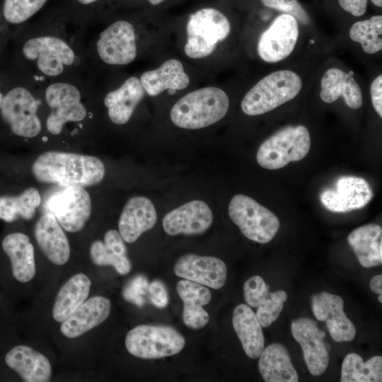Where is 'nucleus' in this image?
<instances>
[{"label":"nucleus","mask_w":382,"mask_h":382,"mask_svg":"<svg viewBox=\"0 0 382 382\" xmlns=\"http://www.w3.org/2000/svg\"><path fill=\"white\" fill-rule=\"evenodd\" d=\"M32 171L41 183L85 187L100 183L105 170L103 163L96 156L47 151L34 161Z\"/></svg>","instance_id":"obj_1"},{"label":"nucleus","mask_w":382,"mask_h":382,"mask_svg":"<svg viewBox=\"0 0 382 382\" xmlns=\"http://www.w3.org/2000/svg\"><path fill=\"white\" fill-rule=\"evenodd\" d=\"M228 106V97L223 90L214 86L205 87L180 98L170 110V118L178 127L201 129L221 120Z\"/></svg>","instance_id":"obj_2"},{"label":"nucleus","mask_w":382,"mask_h":382,"mask_svg":"<svg viewBox=\"0 0 382 382\" xmlns=\"http://www.w3.org/2000/svg\"><path fill=\"white\" fill-rule=\"evenodd\" d=\"M302 88L299 75L291 70L272 72L259 81L242 99L244 113L255 116L268 112L294 98Z\"/></svg>","instance_id":"obj_3"},{"label":"nucleus","mask_w":382,"mask_h":382,"mask_svg":"<svg viewBox=\"0 0 382 382\" xmlns=\"http://www.w3.org/2000/svg\"><path fill=\"white\" fill-rule=\"evenodd\" d=\"M311 147V137L303 125L288 126L269 137L260 146L257 161L264 168L277 170L302 160Z\"/></svg>","instance_id":"obj_4"},{"label":"nucleus","mask_w":382,"mask_h":382,"mask_svg":"<svg viewBox=\"0 0 382 382\" xmlns=\"http://www.w3.org/2000/svg\"><path fill=\"white\" fill-rule=\"evenodd\" d=\"M186 30L185 54L192 59H201L210 55L216 44L227 37L231 25L221 11L205 8L191 14Z\"/></svg>","instance_id":"obj_5"},{"label":"nucleus","mask_w":382,"mask_h":382,"mask_svg":"<svg viewBox=\"0 0 382 382\" xmlns=\"http://www.w3.org/2000/svg\"><path fill=\"white\" fill-rule=\"evenodd\" d=\"M185 345L184 337L174 328L164 325H140L130 330L125 337L127 351L145 359L177 354Z\"/></svg>","instance_id":"obj_6"},{"label":"nucleus","mask_w":382,"mask_h":382,"mask_svg":"<svg viewBox=\"0 0 382 382\" xmlns=\"http://www.w3.org/2000/svg\"><path fill=\"white\" fill-rule=\"evenodd\" d=\"M228 215L248 239L259 243H267L279 228L277 216L253 198L236 195L228 205Z\"/></svg>","instance_id":"obj_7"},{"label":"nucleus","mask_w":382,"mask_h":382,"mask_svg":"<svg viewBox=\"0 0 382 382\" xmlns=\"http://www.w3.org/2000/svg\"><path fill=\"white\" fill-rule=\"evenodd\" d=\"M39 104L40 102L27 88L16 87L3 97L0 114L14 134L26 138L35 137L42 127L37 115Z\"/></svg>","instance_id":"obj_8"},{"label":"nucleus","mask_w":382,"mask_h":382,"mask_svg":"<svg viewBox=\"0 0 382 382\" xmlns=\"http://www.w3.org/2000/svg\"><path fill=\"white\" fill-rule=\"evenodd\" d=\"M45 100L51 108L46 121L49 132L59 134L68 122L83 120L87 114L81 103V95L75 86L57 82L50 85L45 91Z\"/></svg>","instance_id":"obj_9"},{"label":"nucleus","mask_w":382,"mask_h":382,"mask_svg":"<svg viewBox=\"0 0 382 382\" xmlns=\"http://www.w3.org/2000/svg\"><path fill=\"white\" fill-rule=\"evenodd\" d=\"M23 56L36 63L37 69L45 75L57 76L64 67L75 59L72 48L62 39L55 36H39L27 40L22 49Z\"/></svg>","instance_id":"obj_10"},{"label":"nucleus","mask_w":382,"mask_h":382,"mask_svg":"<svg viewBox=\"0 0 382 382\" xmlns=\"http://www.w3.org/2000/svg\"><path fill=\"white\" fill-rule=\"evenodd\" d=\"M47 204L60 226L71 233L81 231L91 213L89 194L81 186L65 187L62 192L52 196Z\"/></svg>","instance_id":"obj_11"},{"label":"nucleus","mask_w":382,"mask_h":382,"mask_svg":"<svg viewBox=\"0 0 382 382\" xmlns=\"http://www.w3.org/2000/svg\"><path fill=\"white\" fill-rule=\"evenodd\" d=\"M299 22L291 15L278 16L260 37L257 52L262 60L275 63L286 58L299 38Z\"/></svg>","instance_id":"obj_12"},{"label":"nucleus","mask_w":382,"mask_h":382,"mask_svg":"<svg viewBox=\"0 0 382 382\" xmlns=\"http://www.w3.org/2000/svg\"><path fill=\"white\" fill-rule=\"evenodd\" d=\"M100 58L110 65H125L137 56L136 35L133 25L117 21L102 31L97 44Z\"/></svg>","instance_id":"obj_13"},{"label":"nucleus","mask_w":382,"mask_h":382,"mask_svg":"<svg viewBox=\"0 0 382 382\" xmlns=\"http://www.w3.org/2000/svg\"><path fill=\"white\" fill-rule=\"evenodd\" d=\"M373 196L372 190L365 179L343 175L337 179L332 187L324 190L320 199L328 210L343 213L363 208Z\"/></svg>","instance_id":"obj_14"},{"label":"nucleus","mask_w":382,"mask_h":382,"mask_svg":"<svg viewBox=\"0 0 382 382\" xmlns=\"http://www.w3.org/2000/svg\"><path fill=\"white\" fill-rule=\"evenodd\" d=\"M291 334L301 345L309 372L320 376L326 370L329 362L328 347L324 342L325 333L317 323L309 318L301 317L292 320Z\"/></svg>","instance_id":"obj_15"},{"label":"nucleus","mask_w":382,"mask_h":382,"mask_svg":"<svg viewBox=\"0 0 382 382\" xmlns=\"http://www.w3.org/2000/svg\"><path fill=\"white\" fill-rule=\"evenodd\" d=\"M311 308L318 320L325 322L330 335L335 342L354 340L356 328L344 311L342 297L326 291L316 294L311 297Z\"/></svg>","instance_id":"obj_16"},{"label":"nucleus","mask_w":382,"mask_h":382,"mask_svg":"<svg viewBox=\"0 0 382 382\" xmlns=\"http://www.w3.org/2000/svg\"><path fill=\"white\" fill-rule=\"evenodd\" d=\"M173 270L178 277L214 289L224 285L227 276L226 265L221 260L195 254L180 257Z\"/></svg>","instance_id":"obj_17"},{"label":"nucleus","mask_w":382,"mask_h":382,"mask_svg":"<svg viewBox=\"0 0 382 382\" xmlns=\"http://www.w3.org/2000/svg\"><path fill=\"white\" fill-rule=\"evenodd\" d=\"M213 214L203 201L193 200L168 212L163 219L164 231L170 236L196 235L212 225Z\"/></svg>","instance_id":"obj_18"},{"label":"nucleus","mask_w":382,"mask_h":382,"mask_svg":"<svg viewBox=\"0 0 382 382\" xmlns=\"http://www.w3.org/2000/svg\"><path fill=\"white\" fill-rule=\"evenodd\" d=\"M264 279L251 277L243 285L244 299L248 306L257 307L255 316L262 327L267 328L279 316L288 295L284 290L270 293Z\"/></svg>","instance_id":"obj_19"},{"label":"nucleus","mask_w":382,"mask_h":382,"mask_svg":"<svg viewBox=\"0 0 382 382\" xmlns=\"http://www.w3.org/2000/svg\"><path fill=\"white\" fill-rule=\"evenodd\" d=\"M156 220V212L151 201L145 197H134L122 209L118 222L119 232L124 241L131 243L152 228Z\"/></svg>","instance_id":"obj_20"},{"label":"nucleus","mask_w":382,"mask_h":382,"mask_svg":"<svg viewBox=\"0 0 382 382\" xmlns=\"http://www.w3.org/2000/svg\"><path fill=\"white\" fill-rule=\"evenodd\" d=\"M111 310L110 301L95 296L86 300L62 323L60 330L68 338H76L105 321Z\"/></svg>","instance_id":"obj_21"},{"label":"nucleus","mask_w":382,"mask_h":382,"mask_svg":"<svg viewBox=\"0 0 382 382\" xmlns=\"http://www.w3.org/2000/svg\"><path fill=\"white\" fill-rule=\"evenodd\" d=\"M6 365L26 382H47L52 376L49 359L26 345H17L5 356Z\"/></svg>","instance_id":"obj_22"},{"label":"nucleus","mask_w":382,"mask_h":382,"mask_svg":"<svg viewBox=\"0 0 382 382\" xmlns=\"http://www.w3.org/2000/svg\"><path fill=\"white\" fill-rule=\"evenodd\" d=\"M35 236L41 250L52 263L62 265L68 262L69 241L52 214L47 212L40 218L35 227Z\"/></svg>","instance_id":"obj_23"},{"label":"nucleus","mask_w":382,"mask_h":382,"mask_svg":"<svg viewBox=\"0 0 382 382\" xmlns=\"http://www.w3.org/2000/svg\"><path fill=\"white\" fill-rule=\"evenodd\" d=\"M352 71L346 73L337 68L328 69L321 79L320 96L327 103L342 97L346 105L352 109L359 108L363 103L361 88L352 77Z\"/></svg>","instance_id":"obj_24"},{"label":"nucleus","mask_w":382,"mask_h":382,"mask_svg":"<svg viewBox=\"0 0 382 382\" xmlns=\"http://www.w3.org/2000/svg\"><path fill=\"white\" fill-rule=\"evenodd\" d=\"M176 290L184 303L183 319L185 325L195 330L204 328L209 320L208 313L203 308V306L212 300L209 289L197 282L182 279L178 282Z\"/></svg>","instance_id":"obj_25"},{"label":"nucleus","mask_w":382,"mask_h":382,"mask_svg":"<svg viewBox=\"0 0 382 382\" xmlns=\"http://www.w3.org/2000/svg\"><path fill=\"white\" fill-rule=\"evenodd\" d=\"M1 245L10 260L13 277L22 283L33 279L36 272L34 248L28 236L20 232L9 233Z\"/></svg>","instance_id":"obj_26"},{"label":"nucleus","mask_w":382,"mask_h":382,"mask_svg":"<svg viewBox=\"0 0 382 382\" xmlns=\"http://www.w3.org/2000/svg\"><path fill=\"white\" fill-rule=\"evenodd\" d=\"M144 91L140 79L132 76L119 88L109 92L104 98V104L110 120L117 125L127 122L144 96Z\"/></svg>","instance_id":"obj_27"},{"label":"nucleus","mask_w":382,"mask_h":382,"mask_svg":"<svg viewBox=\"0 0 382 382\" xmlns=\"http://www.w3.org/2000/svg\"><path fill=\"white\" fill-rule=\"evenodd\" d=\"M140 81L148 95L156 96L167 89L178 91L187 88L190 78L182 63L178 59H170L158 69L142 74Z\"/></svg>","instance_id":"obj_28"},{"label":"nucleus","mask_w":382,"mask_h":382,"mask_svg":"<svg viewBox=\"0 0 382 382\" xmlns=\"http://www.w3.org/2000/svg\"><path fill=\"white\" fill-rule=\"evenodd\" d=\"M232 324L246 355L259 358L265 348V338L262 326L249 306L240 304L234 308Z\"/></svg>","instance_id":"obj_29"},{"label":"nucleus","mask_w":382,"mask_h":382,"mask_svg":"<svg viewBox=\"0 0 382 382\" xmlns=\"http://www.w3.org/2000/svg\"><path fill=\"white\" fill-rule=\"evenodd\" d=\"M90 256L95 265L112 266L120 274H127L132 268L124 240L116 230L108 231L103 242L94 241L90 248Z\"/></svg>","instance_id":"obj_30"},{"label":"nucleus","mask_w":382,"mask_h":382,"mask_svg":"<svg viewBox=\"0 0 382 382\" xmlns=\"http://www.w3.org/2000/svg\"><path fill=\"white\" fill-rule=\"evenodd\" d=\"M258 363L259 371L266 382H297L298 374L286 347L272 343L264 348Z\"/></svg>","instance_id":"obj_31"},{"label":"nucleus","mask_w":382,"mask_h":382,"mask_svg":"<svg viewBox=\"0 0 382 382\" xmlns=\"http://www.w3.org/2000/svg\"><path fill=\"white\" fill-rule=\"evenodd\" d=\"M347 241L364 267L382 263V229L376 224H366L352 231Z\"/></svg>","instance_id":"obj_32"},{"label":"nucleus","mask_w":382,"mask_h":382,"mask_svg":"<svg viewBox=\"0 0 382 382\" xmlns=\"http://www.w3.org/2000/svg\"><path fill=\"white\" fill-rule=\"evenodd\" d=\"M91 282L83 273L70 277L60 288L52 308V317L62 323L88 298Z\"/></svg>","instance_id":"obj_33"},{"label":"nucleus","mask_w":382,"mask_h":382,"mask_svg":"<svg viewBox=\"0 0 382 382\" xmlns=\"http://www.w3.org/2000/svg\"><path fill=\"white\" fill-rule=\"evenodd\" d=\"M382 357L374 356L364 362L356 353L347 354L341 368V382H381Z\"/></svg>","instance_id":"obj_34"},{"label":"nucleus","mask_w":382,"mask_h":382,"mask_svg":"<svg viewBox=\"0 0 382 382\" xmlns=\"http://www.w3.org/2000/svg\"><path fill=\"white\" fill-rule=\"evenodd\" d=\"M41 201L38 190L29 187L18 196L0 197V219L12 222L18 217L29 220L33 217Z\"/></svg>","instance_id":"obj_35"},{"label":"nucleus","mask_w":382,"mask_h":382,"mask_svg":"<svg viewBox=\"0 0 382 382\" xmlns=\"http://www.w3.org/2000/svg\"><path fill=\"white\" fill-rule=\"evenodd\" d=\"M349 37L359 42L367 54H374L382 49V16L354 23L349 30Z\"/></svg>","instance_id":"obj_36"},{"label":"nucleus","mask_w":382,"mask_h":382,"mask_svg":"<svg viewBox=\"0 0 382 382\" xmlns=\"http://www.w3.org/2000/svg\"><path fill=\"white\" fill-rule=\"evenodd\" d=\"M47 0H5L3 13L10 23L19 24L36 13Z\"/></svg>","instance_id":"obj_37"},{"label":"nucleus","mask_w":382,"mask_h":382,"mask_svg":"<svg viewBox=\"0 0 382 382\" xmlns=\"http://www.w3.org/2000/svg\"><path fill=\"white\" fill-rule=\"evenodd\" d=\"M267 7L293 16L303 25L310 23V17L297 0H260Z\"/></svg>","instance_id":"obj_38"},{"label":"nucleus","mask_w":382,"mask_h":382,"mask_svg":"<svg viewBox=\"0 0 382 382\" xmlns=\"http://www.w3.org/2000/svg\"><path fill=\"white\" fill-rule=\"evenodd\" d=\"M149 285L147 278L139 274L132 279L125 286L122 296L126 301L137 306H142L146 302L145 296L148 294Z\"/></svg>","instance_id":"obj_39"},{"label":"nucleus","mask_w":382,"mask_h":382,"mask_svg":"<svg viewBox=\"0 0 382 382\" xmlns=\"http://www.w3.org/2000/svg\"><path fill=\"white\" fill-rule=\"evenodd\" d=\"M148 295L151 303L157 308H165L169 301L165 284L159 280H154L149 285Z\"/></svg>","instance_id":"obj_40"},{"label":"nucleus","mask_w":382,"mask_h":382,"mask_svg":"<svg viewBox=\"0 0 382 382\" xmlns=\"http://www.w3.org/2000/svg\"><path fill=\"white\" fill-rule=\"evenodd\" d=\"M370 93L372 105L378 113L382 117V76H378L371 83Z\"/></svg>","instance_id":"obj_41"},{"label":"nucleus","mask_w":382,"mask_h":382,"mask_svg":"<svg viewBox=\"0 0 382 382\" xmlns=\"http://www.w3.org/2000/svg\"><path fill=\"white\" fill-rule=\"evenodd\" d=\"M340 6L345 11L354 16H361L367 8V0H338Z\"/></svg>","instance_id":"obj_42"},{"label":"nucleus","mask_w":382,"mask_h":382,"mask_svg":"<svg viewBox=\"0 0 382 382\" xmlns=\"http://www.w3.org/2000/svg\"><path fill=\"white\" fill-rule=\"evenodd\" d=\"M369 286L373 292L378 294H382V276L378 274L372 277Z\"/></svg>","instance_id":"obj_43"},{"label":"nucleus","mask_w":382,"mask_h":382,"mask_svg":"<svg viewBox=\"0 0 382 382\" xmlns=\"http://www.w3.org/2000/svg\"><path fill=\"white\" fill-rule=\"evenodd\" d=\"M371 2L376 6L382 7V0H371Z\"/></svg>","instance_id":"obj_44"},{"label":"nucleus","mask_w":382,"mask_h":382,"mask_svg":"<svg viewBox=\"0 0 382 382\" xmlns=\"http://www.w3.org/2000/svg\"><path fill=\"white\" fill-rule=\"evenodd\" d=\"M77 1L82 4H89L93 2L96 1L97 0H77Z\"/></svg>","instance_id":"obj_45"},{"label":"nucleus","mask_w":382,"mask_h":382,"mask_svg":"<svg viewBox=\"0 0 382 382\" xmlns=\"http://www.w3.org/2000/svg\"><path fill=\"white\" fill-rule=\"evenodd\" d=\"M149 2L153 5H158L162 3L165 0H148Z\"/></svg>","instance_id":"obj_46"},{"label":"nucleus","mask_w":382,"mask_h":382,"mask_svg":"<svg viewBox=\"0 0 382 382\" xmlns=\"http://www.w3.org/2000/svg\"><path fill=\"white\" fill-rule=\"evenodd\" d=\"M3 95L2 93L0 92V108H1V102H2V99H3Z\"/></svg>","instance_id":"obj_47"},{"label":"nucleus","mask_w":382,"mask_h":382,"mask_svg":"<svg viewBox=\"0 0 382 382\" xmlns=\"http://www.w3.org/2000/svg\"><path fill=\"white\" fill-rule=\"evenodd\" d=\"M378 301H379V302H380L381 303H382V295H381V294H379V296H378Z\"/></svg>","instance_id":"obj_48"}]
</instances>
